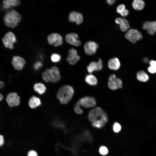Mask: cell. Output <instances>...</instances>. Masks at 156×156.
Masks as SVG:
<instances>
[{"instance_id": "obj_1", "label": "cell", "mask_w": 156, "mask_h": 156, "mask_svg": "<svg viewBox=\"0 0 156 156\" xmlns=\"http://www.w3.org/2000/svg\"><path fill=\"white\" fill-rule=\"evenodd\" d=\"M74 93L73 88L70 86L66 85L62 86L58 90L57 97L62 104H66L72 99Z\"/></svg>"}, {"instance_id": "obj_2", "label": "cell", "mask_w": 156, "mask_h": 156, "mask_svg": "<svg viewBox=\"0 0 156 156\" xmlns=\"http://www.w3.org/2000/svg\"><path fill=\"white\" fill-rule=\"evenodd\" d=\"M22 18L21 15L16 11L12 10L8 12L4 17V23L8 27L14 28L17 26Z\"/></svg>"}, {"instance_id": "obj_3", "label": "cell", "mask_w": 156, "mask_h": 156, "mask_svg": "<svg viewBox=\"0 0 156 156\" xmlns=\"http://www.w3.org/2000/svg\"><path fill=\"white\" fill-rule=\"evenodd\" d=\"M2 40L6 47L12 49L14 48L13 44L16 42V39L13 33L9 31L5 35Z\"/></svg>"}, {"instance_id": "obj_4", "label": "cell", "mask_w": 156, "mask_h": 156, "mask_svg": "<svg viewBox=\"0 0 156 156\" xmlns=\"http://www.w3.org/2000/svg\"><path fill=\"white\" fill-rule=\"evenodd\" d=\"M122 80L116 77L114 74L110 75L109 78L108 85L109 88L112 90H115L121 88L122 87Z\"/></svg>"}, {"instance_id": "obj_5", "label": "cell", "mask_w": 156, "mask_h": 156, "mask_svg": "<svg viewBox=\"0 0 156 156\" xmlns=\"http://www.w3.org/2000/svg\"><path fill=\"white\" fill-rule=\"evenodd\" d=\"M125 37L126 39L133 43H135L142 38L140 32L136 29H132L128 31Z\"/></svg>"}, {"instance_id": "obj_6", "label": "cell", "mask_w": 156, "mask_h": 156, "mask_svg": "<svg viewBox=\"0 0 156 156\" xmlns=\"http://www.w3.org/2000/svg\"><path fill=\"white\" fill-rule=\"evenodd\" d=\"M48 43L50 45H53L57 47L63 44V38L59 34L52 33L47 37Z\"/></svg>"}, {"instance_id": "obj_7", "label": "cell", "mask_w": 156, "mask_h": 156, "mask_svg": "<svg viewBox=\"0 0 156 156\" xmlns=\"http://www.w3.org/2000/svg\"><path fill=\"white\" fill-rule=\"evenodd\" d=\"M78 101L81 106L86 108L94 107L96 104L95 99L91 96H84Z\"/></svg>"}, {"instance_id": "obj_8", "label": "cell", "mask_w": 156, "mask_h": 156, "mask_svg": "<svg viewBox=\"0 0 156 156\" xmlns=\"http://www.w3.org/2000/svg\"><path fill=\"white\" fill-rule=\"evenodd\" d=\"M104 111L99 107H96L90 110L88 114L89 120L92 122L100 118Z\"/></svg>"}, {"instance_id": "obj_9", "label": "cell", "mask_w": 156, "mask_h": 156, "mask_svg": "<svg viewBox=\"0 0 156 156\" xmlns=\"http://www.w3.org/2000/svg\"><path fill=\"white\" fill-rule=\"evenodd\" d=\"M6 101L10 107L17 106L20 103V98L18 94L15 92L9 93L6 98Z\"/></svg>"}, {"instance_id": "obj_10", "label": "cell", "mask_w": 156, "mask_h": 156, "mask_svg": "<svg viewBox=\"0 0 156 156\" xmlns=\"http://www.w3.org/2000/svg\"><path fill=\"white\" fill-rule=\"evenodd\" d=\"M50 81L53 83H56L60 80L61 75L58 68L53 66L48 69Z\"/></svg>"}, {"instance_id": "obj_11", "label": "cell", "mask_w": 156, "mask_h": 156, "mask_svg": "<svg viewBox=\"0 0 156 156\" xmlns=\"http://www.w3.org/2000/svg\"><path fill=\"white\" fill-rule=\"evenodd\" d=\"M98 45L95 42L89 41L86 42L84 45V50L85 53L87 55H91L96 53Z\"/></svg>"}, {"instance_id": "obj_12", "label": "cell", "mask_w": 156, "mask_h": 156, "mask_svg": "<svg viewBox=\"0 0 156 156\" xmlns=\"http://www.w3.org/2000/svg\"><path fill=\"white\" fill-rule=\"evenodd\" d=\"M103 68V64L102 60L99 58L97 62L92 61L90 62L87 66L88 72L92 73L94 71H99Z\"/></svg>"}, {"instance_id": "obj_13", "label": "cell", "mask_w": 156, "mask_h": 156, "mask_svg": "<svg viewBox=\"0 0 156 156\" xmlns=\"http://www.w3.org/2000/svg\"><path fill=\"white\" fill-rule=\"evenodd\" d=\"M65 40L68 43L76 47L79 46L81 43L79 39L78 34L74 33L67 34L65 36Z\"/></svg>"}, {"instance_id": "obj_14", "label": "cell", "mask_w": 156, "mask_h": 156, "mask_svg": "<svg viewBox=\"0 0 156 156\" xmlns=\"http://www.w3.org/2000/svg\"><path fill=\"white\" fill-rule=\"evenodd\" d=\"M68 53L69 54L66 59L67 61L70 64H75L80 59L77 51L74 49H71L69 50Z\"/></svg>"}, {"instance_id": "obj_15", "label": "cell", "mask_w": 156, "mask_h": 156, "mask_svg": "<svg viewBox=\"0 0 156 156\" xmlns=\"http://www.w3.org/2000/svg\"><path fill=\"white\" fill-rule=\"evenodd\" d=\"M12 63L15 69L21 70L24 67L25 62L23 58L16 56L13 57Z\"/></svg>"}, {"instance_id": "obj_16", "label": "cell", "mask_w": 156, "mask_h": 156, "mask_svg": "<svg viewBox=\"0 0 156 156\" xmlns=\"http://www.w3.org/2000/svg\"><path fill=\"white\" fill-rule=\"evenodd\" d=\"M108 121V117L107 114L105 112L103 113L99 119L92 122V126L94 127L100 129L103 127Z\"/></svg>"}, {"instance_id": "obj_17", "label": "cell", "mask_w": 156, "mask_h": 156, "mask_svg": "<svg viewBox=\"0 0 156 156\" xmlns=\"http://www.w3.org/2000/svg\"><path fill=\"white\" fill-rule=\"evenodd\" d=\"M83 17L81 14L76 12L73 11L69 14L68 20L71 23L75 22L77 25L81 24L83 22Z\"/></svg>"}, {"instance_id": "obj_18", "label": "cell", "mask_w": 156, "mask_h": 156, "mask_svg": "<svg viewBox=\"0 0 156 156\" xmlns=\"http://www.w3.org/2000/svg\"><path fill=\"white\" fill-rule=\"evenodd\" d=\"M142 28L151 35H153L156 32V21H146L143 25Z\"/></svg>"}, {"instance_id": "obj_19", "label": "cell", "mask_w": 156, "mask_h": 156, "mask_svg": "<svg viewBox=\"0 0 156 156\" xmlns=\"http://www.w3.org/2000/svg\"><path fill=\"white\" fill-rule=\"evenodd\" d=\"M116 23L119 24L121 30L123 31H125L129 27V25L128 21L123 18L118 17L115 20Z\"/></svg>"}, {"instance_id": "obj_20", "label": "cell", "mask_w": 156, "mask_h": 156, "mask_svg": "<svg viewBox=\"0 0 156 156\" xmlns=\"http://www.w3.org/2000/svg\"><path fill=\"white\" fill-rule=\"evenodd\" d=\"M108 66L110 69L117 70L120 67V62L117 58L114 57L110 59L108 61Z\"/></svg>"}, {"instance_id": "obj_21", "label": "cell", "mask_w": 156, "mask_h": 156, "mask_svg": "<svg viewBox=\"0 0 156 156\" xmlns=\"http://www.w3.org/2000/svg\"><path fill=\"white\" fill-rule=\"evenodd\" d=\"M41 104L40 99L38 97L33 96L29 99L28 104L30 107L32 109L35 108L40 106Z\"/></svg>"}, {"instance_id": "obj_22", "label": "cell", "mask_w": 156, "mask_h": 156, "mask_svg": "<svg viewBox=\"0 0 156 156\" xmlns=\"http://www.w3.org/2000/svg\"><path fill=\"white\" fill-rule=\"evenodd\" d=\"M3 2V7L5 9H8L12 6H18L20 3V1L18 0H5Z\"/></svg>"}, {"instance_id": "obj_23", "label": "cell", "mask_w": 156, "mask_h": 156, "mask_svg": "<svg viewBox=\"0 0 156 156\" xmlns=\"http://www.w3.org/2000/svg\"><path fill=\"white\" fill-rule=\"evenodd\" d=\"M34 90L40 94L44 93L46 90V87L45 85L41 83H35L34 86Z\"/></svg>"}, {"instance_id": "obj_24", "label": "cell", "mask_w": 156, "mask_h": 156, "mask_svg": "<svg viewBox=\"0 0 156 156\" xmlns=\"http://www.w3.org/2000/svg\"><path fill=\"white\" fill-rule=\"evenodd\" d=\"M85 79L86 83L90 86H95L98 83V81L96 77L94 75L91 74L87 75Z\"/></svg>"}, {"instance_id": "obj_25", "label": "cell", "mask_w": 156, "mask_h": 156, "mask_svg": "<svg viewBox=\"0 0 156 156\" xmlns=\"http://www.w3.org/2000/svg\"><path fill=\"white\" fill-rule=\"evenodd\" d=\"M137 79L139 81L143 82L147 81L149 79L148 75L143 70L138 71L137 73Z\"/></svg>"}, {"instance_id": "obj_26", "label": "cell", "mask_w": 156, "mask_h": 156, "mask_svg": "<svg viewBox=\"0 0 156 156\" xmlns=\"http://www.w3.org/2000/svg\"><path fill=\"white\" fill-rule=\"evenodd\" d=\"M144 2L142 0H135L132 3V5L134 9L136 10H142L144 6Z\"/></svg>"}, {"instance_id": "obj_27", "label": "cell", "mask_w": 156, "mask_h": 156, "mask_svg": "<svg viewBox=\"0 0 156 156\" xmlns=\"http://www.w3.org/2000/svg\"><path fill=\"white\" fill-rule=\"evenodd\" d=\"M150 66L148 68V71L151 73L154 74L156 73V61L151 60L149 62Z\"/></svg>"}, {"instance_id": "obj_28", "label": "cell", "mask_w": 156, "mask_h": 156, "mask_svg": "<svg viewBox=\"0 0 156 156\" xmlns=\"http://www.w3.org/2000/svg\"><path fill=\"white\" fill-rule=\"evenodd\" d=\"M81 106V105L78 101L74 107V110L75 112L77 114H81L83 113V110Z\"/></svg>"}, {"instance_id": "obj_29", "label": "cell", "mask_w": 156, "mask_h": 156, "mask_svg": "<svg viewBox=\"0 0 156 156\" xmlns=\"http://www.w3.org/2000/svg\"><path fill=\"white\" fill-rule=\"evenodd\" d=\"M51 58L52 62L56 63L59 62L61 60V57L58 54L54 53L51 55Z\"/></svg>"}, {"instance_id": "obj_30", "label": "cell", "mask_w": 156, "mask_h": 156, "mask_svg": "<svg viewBox=\"0 0 156 156\" xmlns=\"http://www.w3.org/2000/svg\"><path fill=\"white\" fill-rule=\"evenodd\" d=\"M42 77L43 79L45 82H48L50 81L48 69H47L42 73Z\"/></svg>"}, {"instance_id": "obj_31", "label": "cell", "mask_w": 156, "mask_h": 156, "mask_svg": "<svg viewBox=\"0 0 156 156\" xmlns=\"http://www.w3.org/2000/svg\"><path fill=\"white\" fill-rule=\"evenodd\" d=\"M113 131L115 133H118L121 130V126L119 123L117 122H116L113 124Z\"/></svg>"}, {"instance_id": "obj_32", "label": "cell", "mask_w": 156, "mask_h": 156, "mask_svg": "<svg viewBox=\"0 0 156 156\" xmlns=\"http://www.w3.org/2000/svg\"><path fill=\"white\" fill-rule=\"evenodd\" d=\"M99 153L102 155H105L108 153V150L107 148L105 146H101L99 149Z\"/></svg>"}, {"instance_id": "obj_33", "label": "cell", "mask_w": 156, "mask_h": 156, "mask_svg": "<svg viewBox=\"0 0 156 156\" xmlns=\"http://www.w3.org/2000/svg\"><path fill=\"white\" fill-rule=\"evenodd\" d=\"M125 9V5L123 4H121L117 6L116 8V12L120 14Z\"/></svg>"}, {"instance_id": "obj_34", "label": "cell", "mask_w": 156, "mask_h": 156, "mask_svg": "<svg viewBox=\"0 0 156 156\" xmlns=\"http://www.w3.org/2000/svg\"><path fill=\"white\" fill-rule=\"evenodd\" d=\"M42 66V63L40 61H37L34 63V68L36 70H38L41 68Z\"/></svg>"}, {"instance_id": "obj_35", "label": "cell", "mask_w": 156, "mask_h": 156, "mask_svg": "<svg viewBox=\"0 0 156 156\" xmlns=\"http://www.w3.org/2000/svg\"><path fill=\"white\" fill-rule=\"evenodd\" d=\"M27 156H38V154L35 150H31L27 152Z\"/></svg>"}, {"instance_id": "obj_36", "label": "cell", "mask_w": 156, "mask_h": 156, "mask_svg": "<svg viewBox=\"0 0 156 156\" xmlns=\"http://www.w3.org/2000/svg\"><path fill=\"white\" fill-rule=\"evenodd\" d=\"M5 143L4 137L3 135L0 134V147L3 146Z\"/></svg>"}, {"instance_id": "obj_37", "label": "cell", "mask_w": 156, "mask_h": 156, "mask_svg": "<svg viewBox=\"0 0 156 156\" xmlns=\"http://www.w3.org/2000/svg\"><path fill=\"white\" fill-rule=\"evenodd\" d=\"M129 12L128 10L126 9L120 14L122 16H126L128 15Z\"/></svg>"}, {"instance_id": "obj_38", "label": "cell", "mask_w": 156, "mask_h": 156, "mask_svg": "<svg viewBox=\"0 0 156 156\" xmlns=\"http://www.w3.org/2000/svg\"><path fill=\"white\" fill-rule=\"evenodd\" d=\"M115 0H107V2L109 5H112L113 4L115 1Z\"/></svg>"}, {"instance_id": "obj_39", "label": "cell", "mask_w": 156, "mask_h": 156, "mask_svg": "<svg viewBox=\"0 0 156 156\" xmlns=\"http://www.w3.org/2000/svg\"><path fill=\"white\" fill-rule=\"evenodd\" d=\"M4 83L0 81V89L2 88L4 86Z\"/></svg>"}, {"instance_id": "obj_40", "label": "cell", "mask_w": 156, "mask_h": 156, "mask_svg": "<svg viewBox=\"0 0 156 156\" xmlns=\"http://www.w3.org/2000/svg\"><path fill=\"white\" fill-rule=\"evenodd\" d=\"M144 62L145 63H147L148 61V59L147 58H144L143 60Z\"/></svg>"}, {"instance_id": "obj_41", "label": "cell", "mask_w": 156, "mask_h": 156, "mask_svg": "<svg viewBox=\"0 0 156 156\" xmlns=\"http://www.w3.org/2000/svg\"><path fill=\"white\" fill-rule=\"evenodd\" d=\"M3 99V96L2 94L0 93V101H1Z\"/></svg>"}]
</instances>
